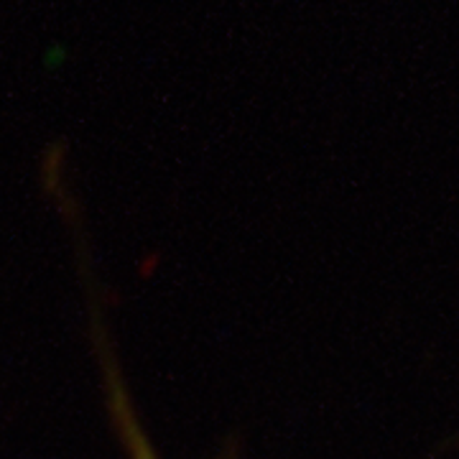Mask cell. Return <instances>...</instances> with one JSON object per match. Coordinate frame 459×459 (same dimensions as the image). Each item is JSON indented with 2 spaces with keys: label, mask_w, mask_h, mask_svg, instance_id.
I'll list each match as a JSON object with an SVG mask.
<instances>
[{
  "label": "cell",
  "mask_w": 459,
  "mask_h": 459,
  "mask_svg": "<svg viewBox=\"0 0 459 459\" xmlns=\"http://www.w3.org/2000/svg\"><path fill=\"white\" fill-rule=\"evenodd\" d=\"M115 416H117V424H120V434L126 439V446H128V455L131 459H159V455L153 452V446L148 442V437L143 434V429L138 424L135 413L128 406L123 391H115Z\"/></svg>",
  "instance_id": "6da1fadb"
}]
</instances>
